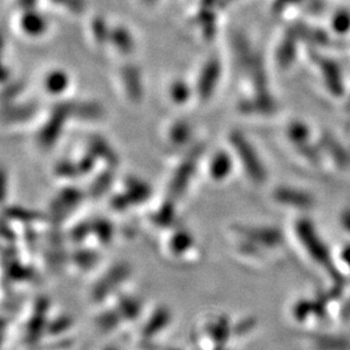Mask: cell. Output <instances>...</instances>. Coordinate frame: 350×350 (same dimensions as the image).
I'll use <instances>...</instances> for the list:
<instances>
[{
    "label": "cell",
    "instance_id": "obj_1",
    "mask_svg": "<svg viewBox=\"0 0 350 350\" xmlns=\"http://www.w3.org/2000/svg\"><path fill=\"white\" fill-rule=\"evenodd\" d=\"M169 321V314L165 312H159V313L153 314V317L150 318V322L144 327L143 334L144 336H152L153 334H156L157 331H161L163 327L166 325Z\"/></svg>",
    "mask_w": 350,
    "mask_h": 350
},
{
    "label": "cell",
    "instance_id": "obj_2",
    "mask_svg": "<svg viewBox=\"0 0 350 350\" xmlns=\"http://www.w3.org/2000/svg\"><path fill=\"white\" fill-rule=\"evenodd\" d=\"M26 1H31V0H26Z\"/></svg>",
    "mask_w": 350,
    "mask_h": 350
},
{
    "label": "cell",
    "instance_id": "obj_3",
    "mask_svg": "<svg viewBox=\"0 0 350 350\" xmlns=\"http://www.w3.org/2000/svg\"><path fill=\"white\" fill-rule=\"evenodd\" d=\"M107 350H116V349H107Z\"/></svg>",
    "mask_w": 350,
    "mask_h": 350
}]
</instances>
